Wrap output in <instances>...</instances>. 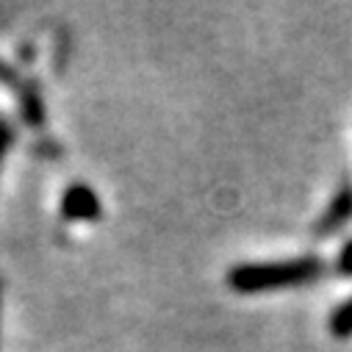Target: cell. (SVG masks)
<instances>
[{"mask_svg":"<svg viewBox=\"0 0 352 352\" xmlns=\"http://www.w3.org/2000/svg\"><path fill=\"white\" fill-rule=\"evenodd\" d=\"M12 144H14V125L0 114V166H3V161H6V155H9V150H12Z\"/></svg>","mask_w":352,"mask_h":352,"instance_id":"obj_6","label":"cell"},{"mask_svg":"<svg viewBox=\"0 0 352 352\" xmlns=\"http://www.w3.org/2000/svg\"><path fill=\"white\" fill-rule=\"evenodd\" d=\"M322 272H324V261L319 255H300V258H289V261L236 263L225 275V283L236 294H263V292L314 283Z\"/></svg>","mask_w":352,"mask_h":352,"instance_id":"obj_1","label":"cell"},{"mask_svg":"<svg viewBox=\"0 0 352 352\" xmlns=\"http://www.w3.org/2000/svg\"><path fill=\"white\" fill-rule=\"evenodd\" d=\"M327 327L336 338H352V297L344 300L327 319Z\"/></svg>","mask_w":352,"mask_h":352,"instance_id":"obj_5","label":"cell"},{"mask_svg":"<svg viewBox=\"0 0 352 352\" xmlns=\"http://www.w3.org/2000/svg\"><path fill=\"white\" fill-rule=\"evenodd\" d=\"M336 272L344 275V278H352V239L341 247V252L336 258Z\"/></svg>","mask_w":352,"mask_h":352,"instance_id":"obj_7","label":"cell"},{"mask_svg":"<svg viewBox=\"0 0 352 352\" xmlns=\"http://www.w3.org/2000/svg\"><path fill=\"white\" fill-rule=\"evenodd\" d=\"M58 211L67 222H98L103 217V206H100L98 192L92 186H86V184L67 186L64 195H61Z\"/></svg>","mask_w":352,"mask_h":352,"instance_id":"obj_2","label":"cell"},{"mask_svg":"<svg viewBox=\"0 0 352 352\" xmlns=\"http://www.w3.org/2000/svg\"><path fill=\"white\" fill-rule=\"evenodd\" d=\"M346 222H352V184H341V189L333 195L330 206L316 219L314 233L316 236H330V233H338Z\"/></svg>","mask_w":352,"mask_h":352,"instance_id":"obj_4","label":"cell"},{"mask_svg":"<svg viewBox=\"0 0 352 352\" xmlns=\"http://www.w3.org/2000/svg\"><path fill=\"white\" fill-rule=\"evenodd\" d=\"M0 319H3V280H0Z\"/></svg>","mask_w":352,"mask_h":352,"instance_id":"obj_8","label":"cell"},{"mask_svg":"<svg viewBox=\"0 0 352 352\" xmlns=\"http://www.w3.org/2000/svg\"><path fill=\"white\" fill-rule=\"evenodd\" d=\"M12 92L17 95V106H20L23 122H25L28 128H34V131L45 128V122H47V106H45V98H42L39 83L31 80V78H20V80L14 83Z\"/></svg>","mask_w":352,"mask_h":352,"instance_id":"obj_3","label":"cell"}]
</instances>
